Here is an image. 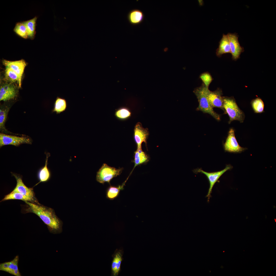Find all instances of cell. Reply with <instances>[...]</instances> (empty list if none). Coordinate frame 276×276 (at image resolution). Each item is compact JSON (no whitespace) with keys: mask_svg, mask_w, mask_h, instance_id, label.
I'll list each match as a JSON object with an SVG mask.
<instances>
[{"mask_svg":"<svg viewBox=\"0 0 276 276\" xmlns=\"http://www.w3.org/2000/svg\"><path fill=\"white\" fill-rule=\"evenodd\" d=\"M26 204L24 212L35 214L46 225L50 232L54 234L61 233L63 222L56 215L54 210L39 203L24 201Z\"/></svg>","mask_w":276,"mask_h":276,"instance_id":"obj_1","label":"cell"},{"mask_svg":"<svg viewBox=\"0 0 276 276\" xmlns=\"http://www.w3.org/2000/svg\"><path fill=\"white\" fill-rule=\"evenodd\" d=\"M208 88L203 83L201 86L195 88L193 92L197 97L199 105L196 110L210 114L217 120H220V116L213 110L207 99V94Z\"/></svg>","mask_w":276,"mask_h":276,"instance_id":"obj_2","label":"cell"},{"mask_svg":"<svg viewBox=\"0 0 276 276\" xmlns=\"http://www.w3.org/2000/svg\"><path fill=\"white\" fill-rule=\"evenodd\" d=\"M223 99L224 110L229 117V123L235 120L243 122L245 118L244 114L239 108L235 99L232 97H223Z\"/></svg>","mask_w":276,"mask_h":276,"instance_id":"obj_3","label":"cell"},{"mask_svg":"<svg viewBox=\"0 0 276 276\" xmlns=\"http://www.w3.org/2000/svg\"><path fill=\"white\" fill-rule=\"evenodd\" d=\"M122 170V168L117 169L103 164L97 172L96 180L100 183L107 182L110 184L111 180L120 175Z\"/></svg>","mask_w":276,"mask_h":276,"instance_id":"obj_4","label":"cell"},{"mask_svg":"<svg viewBox=\"0 0 276 276\" xmlns=\"http://www.w3.org/2000/svg\"><path fill=\"white\" fill-rule=\"evenodd\" d=\"M11 173L16 179L17 182L15 187L12 191L20 193L29 198L32 200V203L39 204L36 197L33 188L26 186L23 182L21 177L19 175L13 173Z\"/></svg>","mask_w":276,"mask_h":276,"instance_id":"obj_5","label":"cell"},{"mask_svg":"<svg viewBox=\"0 0 276 276\" xmlns=\"http://www.w3.org/2000/svg\"><path fill=\"white\" fill-rule=\"evenodd\" d=\"M32 140L28 137L19 136L7 134L3 133H0V147L7 145L18 146L23 144H30Z\"/></svg>","mask_w":276,"mask_h":276,"instance_id":"obj_6","label":"cell"},{"mask_svg":"<svg viewBox=\"0 0 276 276\" xmlns=\"http://www.w3.org/2000/svg\"><path fill=\"white\" fill-rule=\"evenodd\" d=\"M232 167L230 165H227L226 167L223 170L216 172H209L205 171L202 169H198L195 170L197 172H201L204 174L207 178L210 184V187L206 197H207L208 201L209 202L212 189L215 183L220 178L226 171L231 169Z\"/></svg>","mask_w":276,"mask_h":276,"instance_id":"obj_7","label":"cell"},{"mask_svg":"<svg viewBox=\"0 0 276 276\" xmlns=\"http://www.w3.org/2000/svg\"><path fill=\"white\" fill-rule=\"evenodd\" d=\"M149 134L147 128H144L140 122L137 123L134 129V139L136 145L137 149H142V144L143 142L147 145V140ZM147 147V146H146Z\"/></svg>","mask_w":276,"mask_h":276,"instance_id":"obj_8","label":"cell"},{"mask_svg":"<svg viewBox=\"0 0 276 276\" xmlns=\"http://www.w3.org/2000/svg\"><path fill=\"white\" fill-rule=\"evenodd\" d=\"M224 147L225 151L229 152L240 153L245 149L239 144L235 137L234 130L233 128H231L228 132Z\"/></svg>","mask_w":276,"mask_h":276,"instance_id":"obj_9","label":"cell"},{"mask_svg":"<svg viewBox=\"0 0 276 276\" xmlns=\"http://www.w3.org/2000/svg\"><path fill=\"white\" fill-rule=\"evenodd\" d=\"M17 88L12 83H6L0 88V101H6L15 98L18 93Z\"/></svg>","mask_w":276,"mask_h":276,"instance_id":"obj_10","label":"cell"},{"mask_svg":"<svg viewBox=\"0 0 276 276\" xmlns=\"http://www.w3.org/2000/svg\"><path fill=\"white\" fill-rule=\"evenodd\" d=\"M229 39L232 58L236 60L239 58L241 52L244 50L241 47L238 40V36L236 33H228L227 34Z\"/></svg>","mask_w":276,"mask_h":276,"instance_id":"obj_11","label":"cell"},{"mask_svg":"<svg viewBox=\"0 0 276 276\" xmlns=\"http://www.w3.org/2000/svg\"><path fill=\"white\" fill-rule=\"evenodd\" d=\"M222 90L217 89L214 91L208 90L207 96L208 101L213 108L217 107L220 108L224 111L223 108V99L222 96Z\"/></svg>","mask_w":276,"mask_h":276,"instance_id":"obj_12","label":"cell"},{"mask_svg":"<svg viewBox=\"0 0 276 276\" xmlns=\"http://www.w3.org/2000/svg\"><path fill=\"white\" fill-rule=\"evenodd\" d=\"M123 254V251L122 248L116 249L113 254L111 264V276H117L120 273Z\"/></svg>","mask_w":276,"mask_h":276,"instance_id":"obj_13","label":"cell"},{"mask_svg":"<svg viewBox=\"0 0 276 276\" xmlns=\"http://www.w3.org/2000/svg\"><path fill=\"white\" fill-rule=\"evenodd\" d=\"M3 63L5 67L10 68L15 72L21 80L26 63L25 61L21 59L15 61H10L5 60L3 61Z\"/></svg>","mask_w":276,"mask_h":276,"instance_id":"obj_14","label":"cell"},{"mask_svg":"<svg viewBox=\"0 0 276 276\" xmlns=\"http://www.w3.org/2000/svg\"><path fill=\"white\" fill-rule=\"evenodd\" d=\"M19 258L16 256L12 260L0 264V270L16 276H21L18 267Z\"/></svg>","mask_w":276,"mask_h":276,"instance_id":"obj_15","label":"cell"},{"mask_svg":"<svg viewBox=\"0 0 276 276\" xmlns=\"http://www.w3.org/2000/svg\"><path fill=\"white\" fill-rule=\"evenodd\" d=\"M144 15L141 10L134 9L130 11L128 15V19L130 23L133 25H138L143 21Z\"/></svg>","mask_w":276,"mask_h":276,"instance_id":"obj_16","label":"cell"},{"mask_svg":"<svg viewBox=\"0 0 276 276\" xmlns=\"http://www.w3.org/2000/svg\"><path fill=\"white\" fill-rule=\"evenodd\" d=\"M45 154L46 155L45 165L39 171L38 177L39 181L35 186L37 185L41 182H45L48 181L51 178V172L47 167L48 158L50 156V154L49 153H45Z\"/></svg>","mask_w":276,"mask_h":276,"instance_id":"obj_17","label":"cell"},{"mask_svg":"<svg viewBox=\"0 0 276 276\" xmlns=\"http://www.w3.org/2000/svg\"><path fill=\"white\" fill-rule=\"evenodd\" d=\"M231 53V49L229 39L227 34H223L219 42L218 48L216 51V55L220 57L222 54Z\"/></svg>","mask_w":276,"mask_h":276,"instance_id":"obj_18","label":"cell"},{"mask_svg":"<svg viewBox=\"0 0 276 276\" xmlns=\"http://www.w3.org/2000/svg\"><path fill=\"white\" fill-rule=\"evenodd\" d=\"M149 160V157L142 151V149H137L136 151L134 152V159L133 161V162L134 164V166L130 175H131L136 166L146 163Z\"/></svg>","mask_w":276,"mask_h":276,"instance_id":"obj_19","label":"cell"},{"mask_svg":"<svg viewBox=\"0 0 276 276\" xmlns=\"http://www.w3.org/2000/svg\"><path fill=\"white\" fill-rule=\"evenodd\" d=\"M10 107V106L5 104L0 105V130L2 132L7 133L8 131L5 128V124Z\"/></svg>","mask_w":276,"mask_h":276,"instance_id":"obj_20","label":"cell"},{"mask_svg":"<svg viewBox=\"0 0 276 276\" xmlns=\"http://www.w3.org/2000/svg\"><path fill=\"white\" fill-rule=\"evenodd\" d=\"M67 107V103L66 99L63 98L57 97L54 103L52 112H55L57 114H60L65 111Z\"/></svg>","mask_w":276,"mask_h":276,"instance_id":"obj_21","label":"cell"},{"mask_svg":"<svg viewBox=\"0 0 276 276\" xmlns=\"http://www.w3.org/2000/svg\"><path fill=\"white\" fill-rule=\"evenodd\" d=\"M129 177L121 185L116 187L110 186L109 187L106 191L107 198L110 200H113L117 198L120 191L123 189V187Z\"/></svg>","mask_w":276,"mask_h":276,"instance_id":"obj_22","label":"cell"},{"mask_svg":"<svg viewBox=\"0 0 276 276\" xmlns=\"http://www.w3.org/2000/svg\"><path fill=\"white\" fill-rule=\"evenodd\" d=\"M37 19V17H35L31 19L23 21L26 28L28 38L32 40L33 39L35 36Z\"/></svg>","mask_w":276,"mask_h":276,"instance_id":"obj_23","label":"cell"},{"mask_svg":"<svg viewBox=\"0 0 276 276\" xmlns=\"http://www.w3.org/2000/svg\"><path fill=\"white\" fill-rule=\"evenodd\" d=\"M131 115L130 109L125 107H122L117 109L115 112V116L119 120L124 121L129 118Z\"/></svg>","mask_w":276,"mask_h":276,"instance_id":"obj_24","label":"cell"},{"mask_svg":"<svg viewBox=\"0 0 276 276\" xmlns=\"http://www.w3.org/2000/svg\"><path fill=\"white\" fill-rule=\"evenodd\" d=\"M5 78L6 80L10 82H17L19 88H21V81L18 75L13 71L10 68L6 67L5 71Z\"/></svg>","mask_w":276,"mask_h":276,"instance_id":"obj_25","label":"cell"},{"mask_svg":"<svg viewBox=\"0 0 276 276\" xmlns=\"http://www.w3.org/2000/svg\"><path fill=\"white\" fill-rule=\"evenodd\" d=\"M10 200H19L24 201H28L33 203L32 200L29 198L20 193L13 191L8 194L5 195L1 202Z\"/></svg>","mask_w":276,"mask_h":276,"instance_id":"obj_26","label":"cell"},{"mask_svg":"<svg viewBox=\"0 0 276 276\" xmlns=\"http://www.w3.org/2000/svg\"><path fill=\"white\" fill-rule=\"evenodd\" d=\"M14 31L18 35L24 39L28 38L26 28L23 21L16 23Z\"/></svg>","mask_w":276,"mask_h":276,"instance_id":"obj_27","label":"cell"},{"mask_svg":"<svg viewBox=\"0 0 276 276\" xmlns=\"http://www.w3.org/2000/svg\"><path fill=\"white\" fill-rule=\"evenodd\" d=\"M252 108L255 112L260 113L263 112L264 108V103L260 98H257L253 100L251 102Z\"/></svg>","mask_w":276,"mask_h":276,"instance_id":"obj_28","label":"cell"},{"mask_svg":"<svg viewBox=\"0 0 276 276\" xmlns=\"http://www.w3.org/2000/svg\"><path fill=\"white\" fill-rule=\"evenodd\" d=\"M200 77L202 81L203 84L206 87L208 88L213 79L210 74L208 72L203 73L201 74Z\"/></svg>","mask_w":276,"mask_h":276,"instance_id":"obj_29","label":"cell"}]
</instances>
